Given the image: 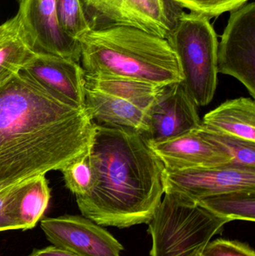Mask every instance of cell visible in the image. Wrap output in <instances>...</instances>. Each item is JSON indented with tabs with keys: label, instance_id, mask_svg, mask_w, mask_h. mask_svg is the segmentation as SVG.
Listing matches in <instances>:
<instances>
[{
	"label": "cell",
	"instance_id": "obj_1",
	"mask_svg": "<svg viewBox=\"0 0 255 256\" xmlns=\"http://www.w3.org/2000/svg\"><path fill=\"white\" fill-rule=\"evenodd\" d=\"M94 130L85 108L58 100L19 72L0 86V191L86 154Z\"/></svg>",
	"mask_w": 255,
	"mask_h": 256
},
{
	"label": "cell",
	"instance_id": "obj_2",
	"mask_svg": "<svg viewBox=\"0 0 255 256\" xmlns=\"http://www.w3.org/2000/svg\"><path fill=\"white\" fill-rule=\"evenodd\" d=\"M89 156L94 186L76 197L82 216L101 226L148 224L164 194V166L143 136L95 124Z\"/></svg>",
	"mask_w": 255,
	"mask_h": 256
},
{
	"label": "cell",
	"instance_id": "obj_3",
	"mask_svg": "<svg viewBox=\"0 0 255 256\" xmlns=\"http://www.w3.org/2000/svg\"><path fill=\"white\" fill-rule=\"evenodd\" d=\"M79 42L86 76L130 78L158 86L181 81L178 60L164 38L121 26L90 30Z\"/></svg>",
	"mask_w": 255,
	"mask_h": 256
},
{
	"label": "cell",
	"instance_id": "obj_4",
	"mask_svg": "<svg viewBox=\"0 0 255 256\" xmlns=\"http://www.w3.org/2000/svg\"><path fill=\"white\" fill-rule=\"evenodd\" d=\"M165 197L148 222L151 256H194L223 232L230 219L217 216L178 194Z\"/></svg>",
	"mask_w": 255,
	"mask_h": 256
},
{
	"label": "cell",
	"instance_id": "obj_5",
	"mask_svg": "<svg viewBox=\"0 0 255 256\" xmlns=\"http://www.w3.org/2000/svg\"><path fill=\"white\" fill-rule=\"evenodd\" d=\"M178 60L181 84L197 106L209 104L217 86L218 40L210 20L181 12L166 37Z\"/></svg>",
	"mask_w": 255,
	"mask_h": 256
},
{
	"label": "cell",
	"instance_id": "obj_6",
	"mask_svg": "<svg viewBox=\"0 0 255 256\" xmlns=\"http://www.w3.org/2000/svg\"><path fill=\"white\" fill-rule=\"evenodd\" d=\"M90 30L131 26L166 38L172 22L166 0H80Z\"/></svg>",
	"mask_w": 255,
	"mask_h": 256
},
{
	"label": "cell",
	"instance_id": "obj_7",
	"mask_svg": "<svg viewBox=\"0 0 255 256\" xmlns=\"http://www.w3.org/2000/svg\"><path fill=\"white\" fill-rule=\"evenodd\" d=\"M217 72L239 80L255 98V3L231 12L217 48Z\"/></svg>",
	"mask_w": 255,
	"mask_h": 256
},
{
	"label": "cell",
	"instance_id": "obj_8",
	"mask_svg": "<svg viewBox=\"0 0 255 256\" xmlns=\"http://www.w3.org/2000/svg\"><path fill=\"white\" fill-rule=\"evenodd\" d=\"M165 192L178 194L197 202L228 191L255 189V168L229 164L180 171L163 170Z\"/></svg>",
	"mask_w": 255,
	"mask_h": 256
},
{
	"label": "cell",
	"instance_id": "obj_9",
	"mask_svg": "<svg viewBox=\"0 0 255 256\" xmlns=\"http://www.w3.org/2000/svg\"><path fill=\"white\" fill-rule=\"evenodd\" d=\"M17 15L24 34L35 52L80 62V42L63 32L56 15V0H18Z\"/></svg>",
	"mask_w": 255,
	"mask_h": 256
},
{
	"label": "cell",
	"instance_id": "obj_10",
	"mask_svg": "<svg viewBox=\"0 0 255 256\" xmlns=\"http://www.w3.org/2000/svg\"><path fill=\"white\" fill-rule=\"evenodd\" d=\"M40 227L52 245L78 256H121L124 250L109 232L83 216L44 218Z\"/></svg>",
	"mask_w": 255,
	"mask_h": 256
},
{
	"label": "cell",
	"instance_id": "obj_11",
	"mask_svg": "<svg viewBox=\"0 0 255 256\" xmlns=\"http://www.w3.org/2000/svg\"><path fill=\"white\" fill-rule=\"evenodd\" d=\"M146 114L148 130L143 136L148 142L175 138L202 126L197 106L181 82L162 87Z\"/></svg>",
	"mask_w": 255,
	"mask_h": 256
},
{
	"label": "cell",
	"instance_id": "obj_12",
	"mask_svg": "<svg viewBox=\"0 0 255 256\" xmlns=\"http://www.w3.org/2000/svg\"><path fill=\"white\" fill-rule=\"evenodd\" d=\"M20 72L58 100L75 108H85V72L79 62L35 52Z\"/></svg>",
	"mask_w": 255,
	"mask_h": 256
},
{
	"label": "cell",
	"instance_id": "obj_13",
	"mask_svg": "<svg viewBox=\"0 0 255 256\" xmlns=\"http://www.w3.org/2000/svg\"><path fill=\"white\" fill-rule=\"evenodd\" d=\"M148 144L168 171L235 164L227 152L205 138L198 130Z\"/></svg>",
	"mask_w": 255,
	"mask_h": 256
},
{
	"label": "cell",
	"instance_id": "obj_14",
	"mask_svg": "<svg viewBox=\"0 0 255 256\" xmlns=\"http://www.w3.org/2000/svg\"><path fill=\"white\" fill-rule=\"evenodd\" d=\"M85 108L98 126L134 131L148 130L146 112L124 99L85 87Z\"/></svg>",
	"mask_w": 255,
	"mask_h": 256
},
{
	"label": "cell",
	"instance_id": "obj_15",
	"mask_svg": "<svg viewBox=\"0 0 255 256\" xmlns=\"http://www.w3.org/2000/svg\"><path fill=\"white\" fill-rule=\"evenodd\" d=\"M210 130L255 142V102L250 98L226 100L204 116Z\"/></svg>",
	"mask_w": 255,
	"mask_h": 256
},
{
	"label": "cell",
	"instance_id": "obj_16",
	"mask_svg": "<svg viewBox=\"0 0 255 256\" xmlns=\"http://www.w3.org/2000/svg\"><path fill=\"white\" fill-rule=\"evenodd\" d=\"M34 54L17 15L2 24L0 32V86L19 73Z\"/></svg>",
	"mask_w": 255,
	"mask_h": 256
},
{
	"label": "cell",
	"instance_id": "obj_17",
	"mask_svg": "<svg viewBox=\"0 0 255 256\" xmlns=\"http://www.w3.org/2000/svg\"><path fill=\"white\" fill-rule=\"evenodd\" d=\"M50 200V189L45 176L18 186L13 202V215L18 230L34 228L44 214Z\"/></svg>",
	"mask_w": 255,
	"mask_h": 256
},
{
	"label": "cell",
	"instance_id": "obj_18",
	"mask_svg": "<svg viewBox=\"0 0 255 256\" xmlns=\"http://www.w3.org/2000/svg\"><path fill=\"white\" fill-rule=\"evenodd\" d=\"M85 87L124 99L147 112L163 86L130 78L86 76Z\"/></svg>",
	"mask_w": 255,
	"mask_h": 256
},
{
	"label": "cell",
	"instance_id": "obj_19",
	"mask_svg": "<svg viewBox=\"0 0 255 256\" xmlns=\"http://www.w3.org/2000/svg\"><path fill=\"white\" fill-rule=\"evenodd\" d=\"M217 216L231 220L255 221V189L228 191L197 202Z\"/></svg>",
	"mask_w": 255,
	"mask_h": 256
},
{
	"label": "cell",
	"instance_id": "obj_20",
	"mask_svg": "<svg viewBox=\"0 0 255 256\" xmlns=\"http://www.w3.org/2000/svg\"><path fill=\"white\" fill-rule=\"evenodd\" d=\"M198 130L211 142L229 154L233 162L242 166L255 168V142L214 132L201 126Z\"/></svg>",
	"mask_w": 255,
	"mask_h": 256
},
{
	"label": "cell",
	"instance_id": "obj_21",
	"mask_svg": "<svg viewBox=\"0 0 255 256\" xmlns=\"http://www.w3.org/2000/svg\"><path fill=\"white\" fill-rule=\"evenodd\" d=\"M56 15L63 32L74 40L79 42L91 30L80 0H56Z\"/></svg>",
	"mask_w": 255,
	"mask_h": 256
},
{
	"label": "cell",
	"instance_id": "obj_22",
	"mask_svg": "<svg viewBox=\"0 0 255 256\" xmlns=\"http://www.w3.org/2000/svg\"><path fill=\"white\" fill-rule=\"evenodd\" d=\"M60 171L62 173L67 189L76 197L86 195L94 186V172L89 152L65 166Z\"/></svg>",
	"mask_w": 255,
	"mask_h": 256
},
{
	"label": "cell",
	"instance_id": "obj_23",
	"mask_svg": "<svg viewBox=\"0 0 255 256\" xmlns=\"http://www.w3.org/2000/svg\"><path fill=\"white\" fill-rule=\"evenodd\" d=\"M178 7L202 15L211 20L228 12L244 6L249 0H170Z\"/></svg>",
	"mask_w": 255,
	"mask_h": 256
},
{
	"label": "cell",
	"instance_id": "obj_24",
	"mask_svg": "<svg viewBox=\"0 0 255 256\" xmlns=\"http://www.w3.org/2000/svg\"><path fill=\"white\" fill-rule=\"evenodd\" d=\"M202 256H255V252L247 244L217 239L207 244L202 250Z\"/></svg>",
	"mask_w": 255,
	"mask_h": 256
},
{
	"label": "cell",
	"instance_id": "obj_25",
	"mask_svg": "<svg viewBox=\"0 0 255 256\" xmlns=\"http://www.w3.org/2000/svg\"><path fill=\"white\" fill-rule=\"evenodd\" d=\"M18 186L0 191V232L18 230L13 215V198Z\"/></svg>",
	"mask_w": 255,
	"mask_h": 256
},
{
	"label": "cell",
	"instance_id": "obj_26",
	"mask_svg": "<svg viewBox=\"0 0 255 256\" xmlns=\"http://www.w3.org/2000/svg\"><path fill=\"white\" fill-rule=\"evenodd\" d=\"M28 256H78L70 251L56 246H49L43 249L34 250Z\"/></svg>",
	"mask_w": 255,
	"mask_h": 256
},
{
	"label": "cell",
	"instance_id": "obj_27",
	"mask_svg": "<svg viewBox=\"0 0 255 256\" xmlns=\"http://www.w3.org/2000/svg\"><path fill=\"white\" fill-rule=\"evenodd\" d=\"M194 256H202V252H201V254H196V255Z\"/></svg>",
	"mask_w": 255,
	"mask_h": 256
},
{
	"label": "cell",
	"instance_id": "obj_28",
	"mask_svg": "<svg viewBox=\"0 0 255 256\" xmlns=\"http://www.w3.org/2000/svg\"><path fill=\"white\" fill-rule=\"evenodd\" d=\"M1 28H2V24H1V25H0V32L1 31Z\"/></svg>",
	"mask_w": 255,
	"mask_h": 256
}]
</instances>
